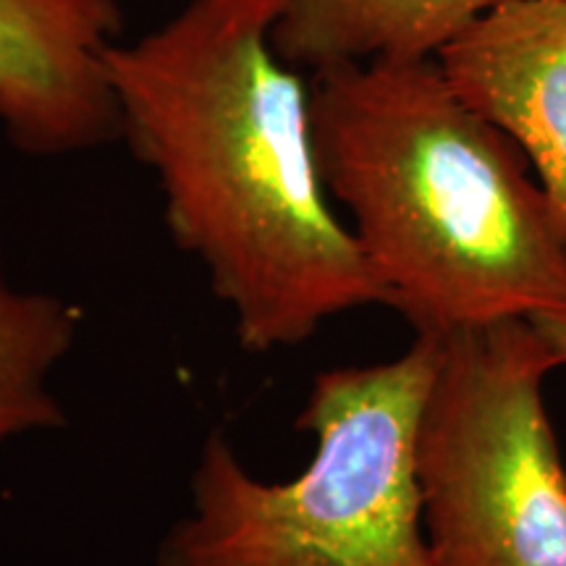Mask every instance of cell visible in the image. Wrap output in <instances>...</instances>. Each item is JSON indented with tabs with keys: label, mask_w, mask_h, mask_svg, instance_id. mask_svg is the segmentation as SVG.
Wrapping results in <instances>:
<instances>
[{
	"label": "cell",
	"mask_w": 566,
	"mask_h": 566,
	"mask_svg": "<svg viewBox=\"0 0 566 566\" xmlns=\"http://www.w3.org/2000/svg\"><path fill=\"white\" fill-rule=\"evenodd\" d=\"M275 13L279 0H189L105 53L122 137L252 354L292 349L331 317L386 304L331 208L310 84L275 53Z\"/></svg>",
	"instance_id": "obj_1"
},
{
	"label": "cell",
	"mask_w": 566,
	"mask_h": 566,
	"mask_svg": "<svg viewBox=\"0 0 566 566\" xmlns=\"http://www.w3.org/2000/svg\"><path fill=\"white\" fill-rule=\"evenodd\" d=\"M317 168L417 336L566 310V239L516 142L436 59L313 74Z\"/></svg>",
	"instance_id": "obj_2"
},
{
	"label": "cell",
	"mask_w": 566,
	"mask_h": 566,
	"mask_svg": "<svg viewBox=\"0 0 566 566\" xmlns=\"http://www.w3.org/2000/svg\"><path fill=\"white\" fill-rule=\"evenodd\" d=\"M438 359L441 338L415 336L388 363L317 375L296 417L315 457L286 483L254 478L210 433L158 566H436L417 436Z\"/></svg>",
	"instance_id": "obj_3"
},
{
	"label": "cell",
	"mask_w": 566,
	"mask_h": 566,
	"mask_svg": "<svg viewBox=\"0 0 566 566\" xmlns=\"http://www.w3.org/2000/svg\"><path fill=\"white\" fill-rule=\"evenodd\" d=\"M558 365L530 317L441 338L417 436L436 566H566V467L543 399Z\"/></svg>",
	"instance_id": "obj_4"
},
{
	"label": "cell",
	"mask_w": 566,
	"mask_h": 566,
	"mask_svg": "<svg viewBox=\"0 0 566 566\" xmlns=\"http://www.w3.org/2000/svg\"><path fill=\"white\" fill-rule=\"evenodd\" d=\"M118 0H0V129L19 153L61 158L122 137L105 53Z\"/></svg>",
	"instance_id": "obj_5"
},
{
	"label": "cell",
	"mask_w": 566,
	"mask_h": 566,
	"mask_svg": "<svg viewBox=\"0 0 566 566\" xmlns=\"http://www.w3.org/2000/svg\"><path fill=\"white\" fill-rule=\"evenodd\" d=\"M436 61L533 163L566 239V0H501Z\"/></svg>",
	"instance_id": "obj_6"
},
{
	"label": "cell",
	"mask_w": 566,
	"mask_h": 566,
	"mask_svg": "<svg viewBox=\"0 0 566 566\" xmlns=\"http://www.w3.org/2000/svg\"><path fill=\"white\" fill-rule=\"evenodd\" d=\"M501 0H279L273 48L313 74L338 63L428 61Z\"/></svg>",
	"instance_id": "obj_7"
},
{
	"label": "cell",
	"mask_w": 566,
	"mask_h": 566,
	"mask_svg": "<svg viewBox=\"0 0 566 566\" xmlns=\"http://www.w3.org/2000/svg\"><path fill=\"white\" fill-rule=\"evenodd\" d=\"M84 313L51 292H27L6 279L0 250V446L66 428L51 375L76 346Z\"/></svg>",
	"instance_id": "obj_8"
},
{
	"label": "cell",
	"mask_w": 566,
	"mask_h": 566,
	"mask_svg": "<svg viewBox=\"0 0 566 566\" xmlns=\"http://www.w3.org/2000/svg\"><path fill=\"white\" fill-rule=\"evenodd\" d=\"M546 344L556 352L558 363L566 365V310H551V313H537L530 317Z\"/></svg>",
	"instance_id": "obj_9"
}]
</instances>
